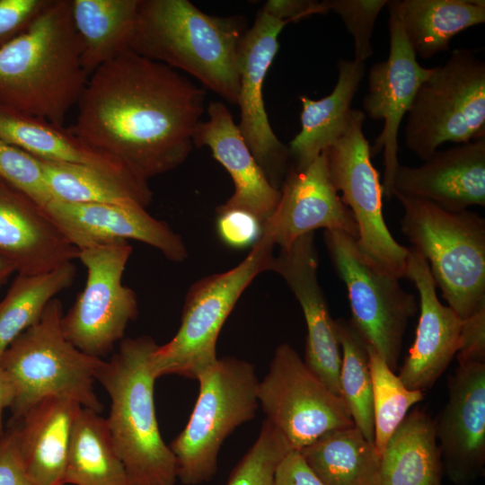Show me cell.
I'll list each match as a JSON object with an SVG mask.
<instances>
[{
    "mask_svg": "<svg viewBox=\"0 0 485 485\" xmlns=\"http://www.w3.org/2000/svg\"><path fill=\"white\" fill-rule=\"evenodd\" d=\"M83 407L66 396H49L33 404L14 423L22 462L36 485H65L71 435Z\"/></svg>",
    "mask_w": 485,
    "mask_h": 485,
    "instance_id": "cb8c5ba5",
    "label": "cell"
},
{
    "mask_svg": "<svg viewBox=\"0 0 485 485\" xmlns=\"http://www.w3.org/2000/svg\"><path fill=\"white\" fill-rule=\"evenodd\" d=\"M0 485H36L23 467L14 423H8L0 437Z\"/></svg>",
    "mask_w": 485,
    "mask_h": 485,
    "instance_id": "b9f144b4",
    "label": "cell"
},
{
    "mask_svg": "<svg viewBox=\"0 0 485 485\" xmlns=\"http://www.w3.org/2000/svg\"><path fill=\"white\" fill-rule=\"evenodd\" d=\"M274 485H325L309 468L299 451H290L278 466Z\"/></svg>",
    "mask_w": 485,
    "mask_h": 485,
    "instance_id": "7bdbcfd3",
    "label": "cell"
},
{
    "mask_svg": "<svg viewBox=\"0 0 485 485\" xmlns=\"http://www.w3.org/2000/svg\"><path fill=\"white\" fill-rule=\"evenodd\" d=\"M485 130V63L456 48L419 88L404 129L407 147L428 159L447 142L464 144Z\"/></svg>",
    "mask_w": 485,
    "mask_h": 485,
    "instance_id": "9c48e42d",
    "label": "cell"
},
{
    "mask_svg": "<svg viewBox=\"0 0 485 485\" xmlns=\"http://www.w3.org/2000/svg\"><path fill=\"white\" fill-rule=\"evenodd\" d=\"M390 52L384 61L375 63L368 72V90L363 100L365 114L375 120H384V128L371 156L384 151V172L383 195L393 198V180L400 165L398 134L401 120L408 113L420 85L433 67L421 66L416 58L398 16L395 1H388Z\"/></svg>",
    "mask_w": 485,
    "mask_h": 485,
    "instance_id": "9a60e30c",
    "label": "cell"
},
{
    "mask_svg": "<svg viewBox=\"0 0 485 485\" xmlns=\"http://www.w3.org/2000/svg\"><path fill=\"white\" fill-rule=\"evenodd\" d=\"M275 245L261 235L238 265L204 277L189 288L180 327L173 338L157 346L152 369L157 378L176 375L197 379L218 359L216 341L238 299L260 273L270 270Z\"/></svg>",
    "mask_w": 485,
    "mask_h": 485,
    "instance_id": "ba28073f",
    "label": "cell"
},
{
    "mask_svg": "<svg viewBox=\"0 0 485 485\" xmlns=\"http://www.w3.org/2000/svg\"><path fill=\"white\" fill-rule=\"evenodd\" d=\"M68 129L148 181L185 162L205 92L175 69L125 50L95 69Z\"/></svg>",
    "mask_w": 485,
    "mask_h": 485,
    "instance_id": "6da1fadb",
    "label": "cell"
},
{
    "mask_svg": "<svg viewBox=\"0 0 485 485\" xmlns=\"http://www.w3.org/2000/svg\"><path fill=\"white\" fill-rule=\"evenodd\" d=\"M139 3L140 0H70L81 60L88 75L128 50Z\"/></svg>",
    "mask_w": 485,
    "mask_h": 485,
    "instance_id": "83f0119b",
    "label": "cell"
},
{
    "mask_svg": "<svg viewBox=\"0 0 485 485\" xmlns=\"http://www.w3.org/2000/svg\"><path fill=\"white\" fill-rule=\"evenodd\" d=\"M405 278L419 293V318L415 339L399 371L411 390L430 389L456 355L462 319L437 297L436 286L425 258L409 247Z\"/></svg>",
    "mask_w": 485,
    "mask_h": 485,
    "instance_id": "ffe728a7",
    "label": "cell"
},
{
    "mask_svg": "<svg viewBox=\"0 0 485 485\" xmlns=\"http://www.w3.org/2000/svg\"><path fill=\"white\" fill-rule=\"evenodd\" d=\"M328 11L338 13L353 38L355 60L364 62L374 54L371 37L375 21L388 0H324Z\"/></svg>",
    "mask_w": 485,
    "mask_h": 485,
    "instance_id": "74e56055",
    "label": "cell"
},
{
    "mask_svg": "<svg viewBox=\"0 0 485 485\" xmlns=\"http://www.w3.org/2000/svg\"><path fill=\"white\" fill-rule=\"evenodd\" d=\"M131 253L128 241L78 251L86 283L60 324L66 339L89 356H107L137 316V295L122 283Z\"/></svg>",
    "mask_w": 485,
    "mask_h": 485,
    "instance_id": "7c38bea8",
    "label": "cell"
},
{
    "mask_svg": "<svg viewBox=\"0 0 485 485\" xmlns=\"http://www.w3.org/2000/svg\"><path fill=\"white\" fill-rule=\"evenodd\" d=\"M394 193L423 198L449 211L485 206V136L436 150L422 165L400 164Z\"/></svg>",
    "mask_w": 485,
    "mask_h": 485,
    "instance_id": "7402d4cb",
    "label": "cell"
},
{
    "mask_svg": "<svg viewBox=\"0 0 485 485\" xmlns=\"http://www.w3.org/2000/svg\"><path fill=\"white\" fill-rule=\"evenodd\" d=\"M198 395L183 430L169 445L184 485L211 481L225 438L260 407L255 366L233 357L218 358L196 379Z\"/></svg>",
    "mask_w": 485,
    "mask_h": 485,
    "instance_id": "52a82bcc",
    "label": "cell"
},
{
    "mask_svg": "<svg viewBox=\"0 0 485 485\" xmlns=\"http://www.w3.org/2000/svg\"><path fill=\"white\" fill-rule=\"evenodd\" d=\"M157 344L149 336L124 339L95 374L110 399L106 419L130 485H175L178 469L156 419L152 354Z\"/></svg>",
    "mask_w": 485,
    "mask_h": 485,
    "instance_id": "277c9868",
    "label": "cell"
},
{
    "mask_svg": "<svg viewBox=\"0 0 485 485\" xmlns=\"http://www.w3.org/2000/svg\"><path fill=\"white\" fill-rule=\"evenodd\" d=\"M365 119L362 110L352 109L345 133L323 153L333 185L357 224L356 244L362 259L377 272L401 279L409 247L400 244L385 224L382 183L363 133Z\"/></svg>",
    "mask_w": 485,
    "mask_h": 485,
    "instance_id": "30bf717a",
    "label": "cell"
},
{
    "mask_svg": "<svg viewBox=\"0 0 485 485\" xmlns=\"http://www.w3.org/2000/svg\"><path fill=\"white\" fill-rule=\"evenodd\" d=\"M292 450L283 435L265 419L256 441L233 469L226 485H274L278 466Z\"/></svg>",
    "mask_w": 485,
    "mask_h": 485,
    "instance_id": "d590c367",
    "label": "cell"
},
{
    "mask_svg": "<svg viewBox=\"0 0 485 485\" xmlns=\"http://www.w3.org/2000/svg\"><path fill=\"white\" fill-rule=\"evenodd\" d=\"M48 0H0V48L22 34Z\"/></svg>",
    "mask_w": 485,
    "mask_h": 485,
    "instance_id": "ab89813d",
    "label": "cell"
},
{
    "mask_svg": "<svg viewBox=\"0 0 485 485\" xmlns=\"http://www.w3.org/2000/svg\"><path fill=\"white\" fill-rule=\"evenodd\" d=\"M62 303L53 298L40 318L4 351L0 366L15 388L10 420L19 419L33 404L49 396L69 397L101 413L93 390L101 358L89 356L69 342L61 329Z\"/></svg>",
    "mask_w": 485,
    "mask_h": 485,
    "instance_id": "8992f818",
    "label": "cell"
},
{
    "mask_svg": "<svg viewBox=\"0 0 485 485\" xmlns=\"http://www.w3.org/2000/svg\"><path fill=\"white\" fill-rule=\"evenodd\" d=\"M318 263L314 233H309L280 249L273 257L270 271L284 279L302 308L307 328L304 364L331 392L340 396L341 348L318 281Z\"/></svg>",
    "mask_w": 485,
    "mask_h": 485,
    "instance_id": "ac0fdd59",
    "label": "cell"
},
{
    "mask_svg": "<svg viewBox=\"0 0 485 485\" xmlns=\"http://www.w3.org/2000/svg\"><path fill=\"white\" fill-rule=\"evenodd\" d=\"M37 159L52 198L71 203L138 205L146 208L152 201L147 181L130 172Z\"/></svg>",
    "mask_w": 485,
    "mask_h": 485,
    "instance_id": "4316f807",
    "label": "cell"
},
{
    "mask_svg": "<svg viewBox=\"0 0 485 485\" xmlns=\"http://www.w3.org/2000/svg\"><path fill=\"white\" fill-rule=\"evenodd\" d=\"M242 16H213L188 0H140L130 50L191 75L237 105Z\"/></svg>",
    "mask_w": 485,
    "mask_h": 485,
    "instance_id": "3957f363",
    "label": "cell"
},
{
    "mask_svg": "<svg viewBox=\"0 0 485 485\" xmlns=\"http://www.w3.org/2000/svg\"><path fill=\"white\" fill-rule=\"evenodd\" d=\"M0 178L45 208L52 199L39 160L0 138Z\"/></svg>",
    "mask_w": 485,
    "mask_h": 485,
    "instance_id": "8d00e7d4",
    "label": "cell"
},
{
    "mask_svg": "<svg viewBox=\"0 0 485 485\" xmlns=\"http://www.w3.org/2000/svg\"><path fill=\"white\" fill-rule=\"evenodd\" d=\"M15 400V388L8 374L0 366V437L4 434L3 413L11 409Z\"/></svg>",
    "mask_w": 485,
    "mask_h": 485,
    "instance_id": "f6af8a7d",
    "label": "cell"
},
{
    "mask_svg": "<svg viewBox=\"0 0 485 485\" xmlns=\"http://www.w3.org/2000/svg\"><path fill=\"white\" fill-rule=\"evenodd\" d=\"M456 357L458 364L485 363V304L462 320Z\"/></svg>",
    "mask_w": 485,
    "mask_h": 485,
    "instance_id": "60d3db41",
    "label": "cell"
},
{
    "mask_svg": "<svg viewBox=\"0 0 485 485\" xmlns=\"http://www.w3.org/2000/svg\"><path fill=\"white\" fill-rule=\"evenodd\" d=\"M288 23L260 9L242 37L238 58V128L269 181L278 190L290 167V154L288 146L271 128L262 91L267 72L279 48L278 36Z\"/></svg>",
    "mask_w": 485,
    "mask_h": 485,
    "instance_id": "5bb4252c",
    "label": "cell"
},
{
    "mask_svg": "<svg viewBox=\"0 0 485 485\" xmlns=\"http://www.w3.org/2000/svg\"><path fill=\"white\" fill-rule=\"evenodd\" d=\"M367 351L373 384L374 444L382 454L410 408L423 400L424 392L407 388L395 371L368 345Z\"/></svg>",
    "mask_w": 485,
    "mask_h": 485,
    "instance_id": "e575fe53",
    "label": "cell"
},
{
    "mask_svg": "<svg viewBox=\"0 0 485 485\" xmlns=\"http://www.w3.org/2000/svg\"><path fill=\"white\" fill-rule=\"evenodd\" d=\"M416 56L430 58L447 50L463 31L485 22L484 0H394Z\"/></svg>",
    "mask_w": 485,
    "mask_h": 485,
    "instance_id": "f1b7e54d",
    "label": "cell"
},
{
    "mask_svg": "<svg viewBox=\"0 0 485 485\" xmlns=\"http://www.w3.org/2000/svg\"><path fill=\"white\" fill-rule=\"evenodd\" d=\"M216 232L220 240L233 249L253 246L261 238L262 222L241 208H216Z\"/></svg>",
    "mask_w": 485,
    "mask_h": 485,
    "instance_id": "f35d334b",
    "label": "cell"
},
{
    "mask_svg": "<svg viewBox=\"0 0 485 485\" xmlns=\"http://www.w3.org/2000/svg\"><path fill=\"white\" fill-rule=\"evenodd\" d=\"M0 256L19 274L33 275L72 262L78 250L45 208L0 178Z\"/></svg>",
    "mask_w": 485,
    "mask_h": 485,
    "instance_id": "44dd1931",
    "label": "cell"
},
{
    "mask_svg": "<svg viewBox=\"0 0 485 485\" xmlns=\"http://www.w3.org/2000/svg\"><path fill=\"white\" fill-rule=\"evenodd\" d=\"M323 239L346 286L351 322L365 342L396 371L409 320L419 309L415 295L402 288L400 279L371 268L362 259L353 236L324 230Z\"/></svg>",
    "mask_w": 485,
    "mask_h": 485,
    "instance_id": "8fae6325",
    "label": "cell"
},
{
    "mask_svg": "<svg viewBox=\"0 0 485 485\" xmlns=\"http://www.w3.org/2000/svg\"><path fill=\"white\" fill-rule=\"evenodd\" d=\"M444 475L434 419L415 408L381 454L378 485H443Z\"/></svg>",
    "mask_w": 485,
    "mask_h": 485,
    "instance_id": "484cf974",
    "label": "cell"
},
{
    "mask_svg": "<svg viewBox=\"0 0 485 485\" xmlns=\"http://www.w3.org/2000/svg\"><path fill=\"white\" fill-rule=\"evenodd\" d=\"M337 68V83L329 95L316 101L299 96L301 129L288 146L295 170L309 166L348 126L352 101L365 75V63L340 58Z\"/></svg>",
    "mask_w": 485,
    "mask_h": 485,
    "instance_id": "d4e9b609",
    "label": "cell"
},
{
    "mask_svg": "<svg viewBox=\"0 0 485 485\" xmlns=\"http://www.w3.org/2000/svg\"><path fill=\"white\" fill-rule=\"evenodd\" d=\"M334 327L341 348L340 396L354 426L374 443L373 384L367 345L350 320H334Z\"/></svg>",
    "mask_w": 485,
    "mask_h": 485,
    "instance_id": "836d02e7",
    "label": "cell"
},
{
    "mask_svg": "<svg viewBox=\"0 0 485 485\" xmlns=\"http://www.w3.org/2000/svg\"><path fill=\"white\" fill-rule=\"evenodd\" d=\"M279 190L278 206L262 232L275 246L287 248L321 228L357 239V224L333 185L323 152L305 169L290 166Z\"/></svg>",
    "mask_w": 485,
    "mask_h": 485,
    "instance_id": "d6986e66",
    "label": "cell"
},
{
    "mask_svg": "<svg viewBox=\"0 0 485 485\" xmlns=\"http://www.w3.org/2000/svg\"><path fill=\"white\" fill-rule=\"evenodd\" d=\"M130 485L106 419L82 408L74 425L65 485Z\"/></svg>",
    "mask_w": 485,
    "mask_h": 485,
    "instance_id": "1f68e13d",
    "label": "cell"
},
{
    "mask_svg": "<svg viewBox=\"0 0 485 485\" xmlns=\"http://www.w3.org/2000/svg\"><path fill=\"white\" fill-rule=\"evenodd\" d=\"M299 452L325 485H378L381 454L355 426L329 431Z\"/></svg>",
    "mask_w": 485,
    "mask_h": 485,
    "instance_id": "f546056e",
    "label": "cell"
},
{
    "mask_svg": "<svg viewBox=\"0 0 485 485\" xmlns=\"http://www.w3.org/2000/svg\"><path fill=\"white\" fill-rule=\"evenodd\" d=\"M0 138L40 159L129 172L112 157L87 146L68 128L2 107Z\"/></svg>",
    "mask_w": 485,
    "mask_h": 485,
    "instance_id": "4dcf8cb0",
    "label": "cell"
},
{
    "mask_svg": "<svg viewBox=\"0 0 485 485\" xmlns=\"http://www.w3.org/2000/svg\"><path fill=\"white\" fill-rule=\"evenodd\" d=\"M88 77L70 0H48L30 26L0 48V107L62 127Z\"/></svg>",
    "mask_w": 485,
    "mask_h": 485,
    "instance_id": "7a4b0ae2",
    "label": "cell"
},
{
    "mask_svg": "<svg viewBox=\"0 0 485 485\" xmlns=\"http://www.w3.org/2000/svg\"><path fill=\"white\" fill-rule=\"evenodd\" d=\"M75 275L72 262L45 273H18L0 300V357L22 332L40 318L49 301L72 285Z\"/></svg>",
    "mask_w": 485,
    "mask_h": 485,
    "instance_id": "d6a6232c",
    "label": "cell"
},
{
    "mask_svg": "<svg viewBox=\"0 0 485 485\" xmlns=\"http://www.w3.org/2000/svg\"><path fill=\"white\" fill-rule=\"evenodd\" d=\"M257 396L266 419L295 451L329 431L354 426L343 399L309 370L288 343L276 348Z\"/></svg>",
    "mask_w": 485,
    "mask_h": 485,
    "instance_id": "4fadbf2b",
    "label": "cell"
},
{
    "mask_svg": "<svg viewBox=\"0 0 485 485\" xmlns=\"http://www.w3.org/2000/svg\"><path fill=\"white\" fill-rule=\"evenodd\" d=\"M261 9L269 15L288 22H296L313 14L329 12L323 1L313 0H269Z\"/></svg>",
    "mask_w": 485,
    "mask_h": 485,
    "instance_id": "ee69618b",
    "label": "cell"
},
{
    "mask_svg": "<svg viewBox=\"0 0 485 485\" xmlns=\"http://www.w3.org/2000/svg\"><path fill=\"white\" fill-rule=\"evenodd\" d=\"M45 210L78 251L116 241L136 240L154 247L174 262H182L188 257L182 238L138 205L71 203L52 198Z\"/></svg>",
    "mask_w": 485,
    "mask_h": 485,
    "instance_id": "e0dca14e",
    "label": "cell"
},
{
    "mask_svg": "<svg viewBox=\"0 0 485 485\" xmlns=\"http://www.w3.org/2000/svg\"><path fill=\"white\" fill-rule=\"evenodd\" d=\"M403 208L401 230L427 260L436 287L462 319L485 304V220L468 209L394 193Z\"/></svg>",
    "mask_w": 485,
    "mask_h": 485,
    "instance_id": "5b68a950",
    "label": "cell"
},
{
    "mask_svg": "<svg viewBox=\"0 0 485 485\" xmlns=\"http://www.w3.org/2000/svg\"><path fill=\"white\" fill-rule=\"evenodd\" d=\"M447 386V401L434 419L444 474L471 485L485 469V363H459Z\"/></svg>",
    "mask_w": 485,
    "mask_h": 485,
    "instance_id": "2e32d148",
    "label": "cell"
},
{
    "mask_svg": "<svg viewBox=\"0 0 485 485\" xmlns=\"http://www.w3.org/2000/svg\"><path fill=\"white\" fill-rule=\"evenodd\" d=\"M13 272H16L14 267L0 256V287L8 280Z\"/></svg>",
    "mask_w": 485,
    "mask_h": 485,
    "instance_id": "bcb514c9",
    "label": "cell"
},
{
    "mask_svg": "<svg viewBox=\"0 0 485 485\" xmlns=\"http://www.w3.org/2000/svg\"><path fill=\"white\" fill-rule=\"evenodd\" d=\"M207 110L208 119L197 126L193 145L207 146L234 185L233 195L219 207L247 210L264 225L278 206L280 190L270 184L257 163L227 107L211 101Z\"/></svg>",
    "mask_w": 485,
    "mask_h": 485,
    "instance_id": "603a6c76",
    "label": "cell"
}]
</instances>
